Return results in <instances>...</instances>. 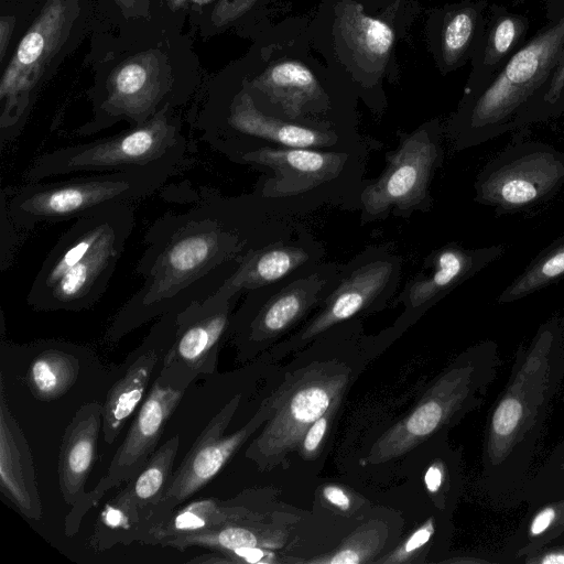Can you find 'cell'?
Returning <instances> with one entry per match:
<instances>
[{
  "label": "cell",
  "instance_id": "1",
  "mask_svg": "<svg viewBox=\"0 0 564 564\" xmlns=\"http://www.w3.org/2000/svg\"><path fill=\"white\" fill-rule=\"evenodd\" d=\"M301 224L274 215L252 192L204 191L188 209L162 215L143 237L134 269L142 284L111 318L106 343L213 295L251 250L291 237Z\"/></svg>",
  "mask_w": 564,
  "mask_h": 564
},
{
  "label": "cell",
  "instance_id": "2",
  "mask_svg": "<svg viewBox=\"0 0 564 564\" xmlns=\"http://www.w3.org/2000/svg\"><path fill=\"white\" fill-rule=\"evenodd\" d=\"M85 62L91 117L72 133L89 137L121 121L143 124L165 109L192 101L205 76L189 34L165 31L126 39L95 22Z\"/></svg>",
  "mask_w": 564,
  "mask_h": 564
},
{
  "label": "cell",
  "instance_id": "3",
  "mask_svg": "<svg viewBox=\"0 0 564 564\" xmlns=\"http://www.w3.org/2000/svg\"><path fill=\"white\" fill-rule=\"evenodd\" d=\"M564 380V324L552 316L519 344L508 381L489 409L479 487L490 505L522 503L549 409Z\"/></svg>",
  "mask_w": 564,
  "mask_h": 564
},
{
  "label": "cell",
  "instance_id": "4",
  "mask_svg": "<svg viewBox=\"0 0 564 564\" xmlns=\"http://www.w3.org/2000/svg\"><path fill=\"white\" fill-rule=\"evenodd\" d=\"M369 148L364 140L333 150L260 145L220 153L261 171L252 193L274 215L297 220L327 206L358 209Z\"/></svg>",
  "mask_w": 564,
  "mask_h": 564
},
{
  "label": "cell",
  "instance_id": "5",
  "mask_svg": "<svg viewBox=\"0 0 564 564\" xmlns=\"http://www.w3.org/2000/svg\"><path fill=\"white\" fill-rule=\"evenodd\" d=\"M12 44L1 62L0 137L8 142L26 123L36 97L90 34L94 0H19Z\"/></svg>",
  "mask_w": 564,
  "mask_h": 564
},
{
  "label": "cell",
  "instance_id": "6",
  "mask_svg": "<svg viewBox=\"0 0 564 564\" xmlns=\"http://www.w3.org/2000/svg\"><path fill=\"white\" fill-rule=\"evenodd\" d=\"M134 223L130 203L105 206L76 219L44 258L26 296L29 306L40 312H80L95 306Z\"/></svg>",
  "mask_w": 564,
  "mask_h": 564
},
{
  "label": "cell",
  "instance_id": "7",
  "mask_svg": "<svg viewBox=\"0 0 564 564\" xmlns=\"http://www.w3.org/2000/svg\"><path fill=\"white\" fill-rule=\"evenodd\" d=\"M564 50V12L547 23L481 88L465 96L445 137L463 151L539 122L552 73Z\"/></svg>",
  "mask_w": 564,
  "mask_h": 564
},
{
  "label": "cell",
  "instance_id": "8",
  "mask_svg": "<svg viewBox=\"0 0 564 564\" xmlns=\"http://www.w3.org/2000/svg\"><path fill=\"white\" fill-rule=\"evenodd\" d=\"M364 330L361 318L339 324L325 334L324 359L310 361L290 371L271 395V414L260 434L250 443L246 456L260 469L280 464L293 451L318 417L339 404L356 371L339 357Z\"/></svg>",
  "mask_w": 564,
  "mask_h": 564
},
{
  "label": "cell",
  "instance_id": "9",
  "mask_svg": "<svg viewBox=\"0 0 564 564\" xmlns=\"http://www.w3.org/2000/svg\"><path fill=\"white\" fill-rule=\"evenodd\" d=\"M192 101V126L219 153L260 145L333 150L364 141L357 133L333 124L292 121L267 113L242 82L234 89L220 76L205 77Z\"/></svg>",
  "mask_w": 564,
  "mask_h": 564
},
{
  "label": "cell",
  "instance_id": "10",
  "mask_svg": "<svg viewBox=\"0 0 564 564\" xmlns=\"http://www.w3.org/2000/svg\"><path fill=\"white\" fill-rule=\"evenodd\" d=\"M501 366L498 344L477 343L459 354L433 381L419 404L372 446L368 460L382 463L447 432L480 408Z\"/></svg>",
  "mask_w": 564,
  "mask_h": 564
},
{
  "label": "cell",
  "instance_id": "11",
  "mask_svg": "<svg viewBox=\"0 0 564 564\" xmlns=\"http://www.w3.org/2000/svg\"><path fill=\"white\" fill-rule=\"evenodd\" d=\"M184 155L134 170L105 172L58 181L26 182L2 205L13 225L76 220L105 206L141 200L162 187Z\"/></svg>",
  "mask_w": 564,
  "mask_h": 564
},
{
  "label": "cell",
  "instance_id": "12",
  "mask_svg": "<svg viewBox=\"0 0 564 564\" xmlns=\"http://www.w3.org/2000/svg\"><path fill=\"white\" fill-rule=\"evenodd\" d=\"M341 263L321 262L280 282L250 290L234 312L229 337L237 360L268 351L296 330L339 279Z\"/></svg>",
  "mask_w": 564,
  "mask_h": 564
},
{
  "label": "cell",
  "instance_id": "13",
  "mask_svg": "<svg viewBox=\"0 0 564 564\" xmlns=\"http://www.w3.org/2000/svg\"><path fill=\"white\" fill-rule=\"evenodd\" d=\"M185 149L181 117L176 109H165L143 124L41 154L28 169L25 180L134 170L184 155Z\"/></svg>",
  "mask_w": 564,
  "mask_h": 564
},
{
  "label": "cell",
  "instance_id": "14",
  "mask_svg": "<svg viewBox=\"0 0 564 564\" xmlns=\"http://www.w3.org/2000/svg\"><path fill=\"white\" fill-rule=\"evenodd\" d=\"M402 260L388 246H368L341 263L339 279L318 308L267 355L284 357L303 349L330 328L376 314L400 285Z\"/></svg>",
  "mask_w": 564,
  "mask_h": 564
},
{
  "label": "cell",
  "instance_id": "15",
  "mask_svg": "<svg viewBox=\"0 0 564 564\" xmlns=\"http://www.w3.org/2000/svg\"><path fill=\"white\" fill-rule=\"evenodd\" d=\"M444 138L438 120L399 135L398 147L386 154L382 172L364 185L358 206L361 224L432 209L431 184L444 162Z\"/></svg>",
  "mask_w": 564,
  "mask_h": 564
},
{
  "label": "cell",
  "instance_id": "16",
  "mask_svg": "<svg viewBox=\"0 0 564 564\" xmlns=\"http://www.w3.org/2000/svg\"><path fill=\"white\" fill-rule=\"evenodd\" d=\"M525 137V128L517 130L475 178V202L491 207L497 216L540 207L564 185V153Z\"/></svg>",
  "mask_w": 564,
  "mask_h": 564
},
{
  "label": "cell",
  "instance_id": "17",
  "mask_svg": "<svg viewBox=\"0 0 564 564\" xmlns=\"http://www.w3.org/2000/svg\"><path fill=\"white\" fill-rule=\"evenodd\" d=\"M238 299L219 288L176 313L175 337L158 373L166 384L186 391L199 376L216 371L218 352L229 337Z\"/></svg>",
  "mask_w": 564,
  "mask_h": 564
},
{
  "label": "cell",
  "instance_id": "18",
  "mask_svg": "<svg viewBox=\"0 0 564 564\" xmlns=\"http://www.w3.org/2000/svg\"><path fill=\"white\" fill-rule=\"evenodd\" d=\"M185 391L173 389L159 376L141 403L129 431L117 448L107 473L99 482L65 517L64 531L74 536L82 520L110 489L135 477L158 448L167 422L178 406Z\"/></svg>",
  "mask_w": 564,
  "mask_h": 564
},
{
  "label": "cell",
  "instance_id": "19",
  "mask_svg": "<svg viewBox=\"0 0 564 564\" xmlns=\"http://www.w3.org/2000/svg\"><path fill=\"white\" fill-rule=\"evenodd\" d=\"M239 403L240 397L235 395L212 417L192 444L173 473L170 487L152 517L151 531L215 478L234 454L270 417L271 397L263 401L248 423L235 433L225 435Z\"/></svg>",
  "mask_w": 564,
  "mask_h": 564
},
{
  "label": "cell",
  "instance_id": "20",
  "mask_svg": "<svg viewBox=\"0 0 564 564\" xmlns=\"http://www.w3.org/2000/svg\"><path fill=\"white\" fill-rule=\"evenodd\" d=\"M505 250L502 243L466 248L457 242L433 250L393 302L402 305L403 312L390 328L397 337L401 335L453 290L498 260Z\"/></svg>",
  "mask_w": 564,
  "mask_h": 564
},
{
  "label": "cell",
  "instance_id": "21",
  "mask_svg": "<svg viewBox=\"0 0 564 564\" xmlns=\"http://www.w3.org/2000/svg\"><path fill=\"white\" fill-rule=\"evenodd\" d=\"M176 313L158 318L141 344L126 360L123 376L116 381L102 404V433L112 444L131 415L143 402L151 376L171 347L176 329Z\"/></svg>",
  "mask_w": 564,
  "mask_h": 564
},
{
  "label": "cell",
  "instance_id": "22",
  "mask_svg": "<svg viewBox=\"0 0 564 564\" xmlns=\"http://www.w3.org/2000/svg\"><path fill=\"white\" fill-rule=\"evenodd\" d=\"M324 247L300 225L291 237L251 250L235 273L220 286L234 296L291 278L323 262Z\"/></svg>",
  "mask_w": 564,
  "mask_h": 564
},
{
  "label": "cell",
  "instance_id": "23",
  "mask_svg": "<svg viewBox=\"0 0 564 564\" xmlns=\"http://www.w3.org/2000/svg\"><path fill=\"white\" fill-rule=\"evenodd\" d=\"M0 491L26 519H42L33 456L9 406L3 373L0 375Z\"/></svg>",
  "mask_w": 564,
  "mask_h": 564
},
{
  "label": "cell",
  "instance_id": "24",
  "mask_svg": "<svg viewBox=\"0 0 564 564\" xmlns=\"http://www.w3.org/2000/svg\"><path fill=\"white\" fill-rule=\"evenodd\" d=\"M242 83L253 96H262L279 110V118L315 122L310 113L326 109V95L312 70L299 61L285 59L268 66ZM321 123V122H317Z\"/></svg>",
  "mask_w": 564,
  "mask_h": 564
},
{
  "label": "cell",
  "instance_id": "25",
  "mask_svg": "<svg viewBox=\"0 0 564 564\" xmlns=\"http://www.w3.org/2000/svg\"><path fill=\"white\" fill-rule=\"evenodd\" d=\"M102 431V404H83L67 424L58 453V486L64 502L76 505L86 494L85 485L97 455Z\"/></svg>",
  "mask_w": 564,
  "mask_h": 564
},
{
  "label": "cell",
  "instance_id": "26",
  "mask_svg": "<svg viewBox=\"0 0 564 564\" xmlns=\"http://www.w3.org/2000/svg\"><path fill=\"white\" fill-rule=\"evenodd\" d=\"M529 19L498 7L491 9L484 39L475 54V67L466 96L486 85L527 42Z\"/></svg>",
  "mask_w": 564,
  "mask_h": 564
},
{
  "label": "cell",
  "instance_id": "27",
  "mask_svg": "<svg viewBox=\"0 0 564 564\" xmlns=\"http://www.w3.org/2000/svg\"><path fill=\"white\" fill-rule=\"evenodd\" d=\"M242 520H254V513L238 501L200 498L177 507L150 532L142 544L163 546L175 538L206 532Z\"/></svg>",
  "mask_w": 564,
  "mask_h": 564
},
{
  "label": "cell",
  "instance_id": "28",
  "mask_svg": "<svg viewBox=\"0 0 564 564\" xmlns=\"http://www.w3.org/2000/svg\"><path fill=\"white\" fill-rule=\"evenodd\" d=\"M336 14L338 30L357 59L370 68H382L394 42L391 26L366 14L355 0H343Z\"/></svg>",
  "mask_w": 564,
  "mask_h": 564
},
{
  "label": "cell",
  "instance_id": "29",
  "mask_svg": "<svg viewBox=\"0 0 564 564\" xmlns=\"http://www.w3.org/2000/svg\"><path fill=\"white\" fill-rule=\"evenodd\" d=\"M563 534L564 497L529 507L500 552L494 556L497 563H519Z\"/></svg>",
  "mask_w": 564,
  "mask_h": 564
},
{
  "label": "cell",
  "instance_id": "30",
  "mask_svg": "<svg viewBox=\"0 0 564 564\" xmlns=\"http://www.w3.org/2000/svg\"><path fill=\"white\" fill-rule=\"evenodd\" d=\"M94 6L95 22L121 37L137 40L173 31L167 0H94Z\"/></svg>",
  "mask_w": 564,
  "mask_h": 564
},
{
  "label": "cell",
  "instance_id": "31",
  "mask_svg": "<svg viewBox=\"0 0 564 564\" xmlns=\"http://www.w3.org/2000/svg\"><path fill=\"white\" fill-rule=\"evenodd\" d=\"M149 529L141 519L138 506L128 487L110 498L96 518L88 541L89 549L102 552L113 546L142 543Z\"/></svg>",
  "mask_w": 564,
  "mask_h": 564
},
{
  "label": "cell",
  "instance_id": "32",
  "mask_svg": "<svg viewBox=\"0 0 564 564\" xmlns=\"http://www.w3.org/2000/svg\"><path fill=\"white\" fill-rule=\"evenodd\" d=\"M178 446L180 436L170 437L155 449L139 474L124 484L138 506L149 533L152 529V517L170 487Z\"/></svg>",
  "mask_w": 564,
  "mask_h": 564
},
{
  "label": "cell",
  "instance_id": "33",
  "mask_svg": "<svg viewBox=\"0 0 564 564\" xmlns=\"http://www.w3.org/2000/svg\"><path fill=\"white\" fill-rule=\"evenodd\" d=\"M482 10L481 4L470 3L446 15L441 34V52L447 66L457 65L473 50L477 51L486 32Z\"/></svg>",
  "mask_w": 564,
  "mask_h": 564
},
{
  "label": "cell",
  "instance_id": "34",
  "mask_svg": "<svg viewBox=\"0 0 564 564\" xmlns=\"http://www.w3.org/2000/svg\"><path fill=\"white\" fill-rule=\"evenodd\" d=\"M78 371V360L73 354L51 347L40 352L31 364L28 383L36 398L52 400L75 383Z\"/></svg>",
  "mask_w": 564,
  "mask_h": 564
},
{
  "label": "cell",
  "instance_id": "35",
  "mask_svg": "<svg viewBox=\"0 0 564 564\" xmlns=\"http://www.w3.org/2000/svg\"><path fill=\"white\" fill-rule=\"evenodd\" d=\"M564 278V236L541 250L499 294L498 304L522 300Z\"/></svg>",
  "mask_w": 564,
  "mask_h": 564
},
{
  "label": "cell",
  "instance_id": "36",
  "mask_svg": "<svg viewBox=\"0 0 564 564\" xmlns=\"http://www.w3.org/2000/svg\"><path fill=\"white\" fill-rule=\"evenodd\" d=\"M564 497V437L545 460L530 475L522 501L533 507L538 503Z\"/></svg>",
  "mask_w": 564,
  "mask_h": 564
},
{
  "label": "cell",
  "instance_id": "37",
  "mask_svg": "<svg viewBox=\"0 0 564 564\" xmlns=\"http://www.w3.org/2000/svg\"><path fill=\"white\" fill-rule=\"evenodd\" d=\"M258 0H213L188 18L193 31L207 40L234 26Z\"/></svg>",
  "mask_w": 564,
  "mask_h": 564
},
{
  "label": "cell",
  "instance_id": "38",
  "mask_svg": "<svg viewBox=\"0 0 564 564\" xmlns=\"http://www.w3.org/2000/svg\"><path fill=\"white\" fill-rule=\"evenodd\" d=\"M380 534L375 528L356 531L340 547L312 563L359 564L369 562L379 550Z\"/></svg>",
  "mask_w": 564,
  "mask_h": 564
},
{
  "label": "cell",
  "instance_id": "39",
  "mask_svg": "<svg viewBox=\"0 0 564 564\" xmlns=\"http://www.w3.org/2000/svg\"><path fill=\"white\" fill-rule=\"evenodd\" d=\"M436 533V522L433 517L429 518L422 525L414 530L395 550L378 563L400 564L413 561L422 549H424Z\"/></svg>",
  "mask_w": 564,
  "mask_h": 564
},
{
  "label": "cell",
  "instance_id": "40",
  "mask_svg": "<svg viewBox=\"0 0 564 564\" xmlns=\"http://www.w3.org/2000/svg\"><path fill=\"white\" fill-rule=\"evenodd\" d=\"M339 404L334 405L324 415L318 417L302 436L297 449L304 458H312L319 451Z\"/></svg>",
  "mask_w": 564,
  "mask_h": 564
},
{
  "label": "cell",
  "instance_id": "41",
  "mask_svg": "<svg viewBox=\"0 0 564 564\" xmlns=\"http://www.w3.org/2000/svg\"><path fill=\"white\" fill-rule=\"evenodd\" d=\"M564 89V50L552 73L546 93L544 95L539 122L546 121L552 118V109L558 101Z\"/></svg>",
  "mask_w": 564,
  "mask_h": 564
},
{
  "label": "cell",
  "instance_id": "42",
  "mask_svg": "<svg viewBox=\"0 0 564 564\" xmlns=\"http://www.w3.org/2000/svg\"><path fill=\"white\" fill-rule=\"evenodd\" d=\"M232 563H272L274 554L269 552L267 547L248 546L239 547L225 553Z\"/></svg>",
  "mask_w": 564,
  "mask_h": 564
},
{
  "label": "cell",
  "instance_id": "43",
  "mask_svg": "<svg viewBox=\"0 0 564 564\" xmlns=\"http://www.w3.org/2000/svg\"><path fill=\"white\" fill-rule=\"evenodd\" d=\"M18 24L15 11H1L0 13V63L7 56L12 44Z\"/></svg>",
  "mask_w": 564,
  "mask_h": 564
},
{
  "label": "cell",
  "instance_id": "44",
  "mask_svg": "<svg viewBox=\"0 0 564 564\" xmlns=\"http://www.w3.org/2000/svg\"><path fill=\"white\" fill-rule=\"evenodd\" d=\"M188 13V0H167V20L171 30L183 32Z\"/></svg>",
  "mask_w": 564,
  "mask_h": 564
},
{
  "label": "cell",
  "instance_id": "45",
  "mask_svg": "<svg viewBox=\"0 0 564 564\" xmlns=\"http://www.w3.org/2000/svg\"><path fill=\"white\" fill-rule=\"evenodd\" d=\"M524 564H564V543L547 545L544 549L527 556Z\"/></svg>",
  "mask_w": 564,
  "mask_h": 564
},
{
  "label": "cell",
  "instance_id": "46",
  "mask_svg": "<svg viewBox=\"0 0 564 564\" xmlns=\"http://www.w3.org/2000/svg\"><path fill=\"white\" fill-rule=\"evenodd\" d=\"M322 496L325 501L340 511H349L352 507L351 497L336 485L325 486L322 489Z\"/></svg>",
  "mask_w": 564,
  "mask_h": 564
},
{
  "label": "cell",
  "instance_id": "47",
  "mask_svg": "<svg viewBox=\"0 0 564 564\" xmlns=\"http://www.w3.org/2000/svg\"><path fill=\"white\" fill-rule=\"evenodd\" d=\"M187 563L193 564H229L232 561L227 557L225 554L218 551H210L206 554L197 555L187 561Z\"/></svg>",
  "mask_w": 564,
  "mask_h": 564
},
{
  "label": "cell",
  "instance_id": "48",
  "mask_svg": "<svg viewBox=\"0 0 564 564\" xmlns=\"http://www.w3.org/2000/svg\"><path fill=\"white\" fill-rule=\"evenodd\" d=\"M563 112H564V89L562 91V95H561L558 101L555 104V106L552 109V118H560Z\"/></svg>",
  "mask_w": 564,
  "mask_h": 564
},
{
  "label": "cell",
  "instance_id": "49",
  "mask_svg": "<svg viewBox=\"0 0 564 564\" xmlns=\"http://www.w3.org/2000/svg\"><path fill=\"white\" fill-rule=\"evenodd\" d=\"M560 118H562V119H563V120H562V124H563V127H564V112L561 115V117H560Z\"/></svg>",
  "mask_w": 564,
  "mask_h": 564
}]
</instances>
